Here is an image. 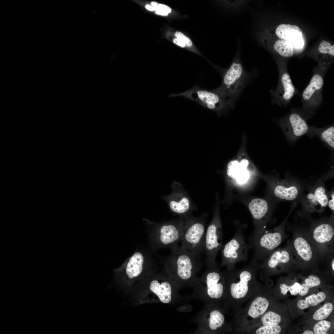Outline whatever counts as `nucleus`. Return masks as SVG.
Segmentation results:
<instances>
[{
    "mask_svg": "<svg viewBox=\"0 0 334 334\" xmlns=\"http://www.w3.org/2000/svg\"><path fill=\"white\" fill-rule=\"evenodd\" d=\"M253 257L250 263L244 267L227 270L226 278V299L228 306L236 313L242 304L259 292V284L257 280L260 264Z\"/></svg>",
    "mask_w": 334,
    "mask_h": 334,
    "instance_id": "obj_1",
    "label": "nucleus"
},
{
    "mask_svg": "<svg viewBox=\"0 0 334 334\" xmlns=\"http://www.w3.org/2000/svg\"><path fill=\"white\" fill-rule=\"evenodd\" d=\"M165 264L178 280L187 282L196 280V275L202 266L200 255L182 248L178 245L171 248Z\"/></svg>",
    "mask_w": 334,
    "mask_h": 334,
    "instance_id": "obj_2",
    "label": "nucleus"
},
{
    "mask_svg": "<svg viewBox=\"0 0 334 334\" xmlns=\"http://www.w3.org/2000/svg\"><path fill=\"white\" fill-rule=\"evenodd\" d=\"M284 224L258 233H252L249 237L248 244L254 250L253 257L263 261L289 235L285 230Z\"/></svg>",
    "mask_w": 334,
    "mask_h": 334,
    "instance_id": "obj_3",
    "label": "nucleus"
},
{
    "mask_svg": "<svg viewBox=\"0 0 334 334\" xmlns=\"http://www.w3.org/2000/svg\"><path fill=\"white\" fill-rule=\"evenodd\" d=\"M315 249L320 261H326L334 252V229L328 222L312 223L300 227Z\"/></svg>",
    "mask_w": 334,
    "mask_h": 334,
    "instance_id": "obj_4",
    "label": "nucleus"
},
{
    "mask_svg": "<svg viewBox=\"0 0 334 334\" xmlns=\"http://www.w3.org/2000/svg\"><path fill=\"white\" fill-rule=\"evenodd\" d=\"M292 239L289 242L296 262L301 267L316 265L320 262L315 247L300 227H291Z\"/></svg>",
    "mask_w": 334,
    "mask_h": 334,
    "instance_id": "obj_5",
    "label": "nucleus"
},
{
    "mask_svg": "<svg viewBox=\"0 0 334 334\" xmlns=\"http://www.w3.org/2000/svg\"><path fill=\"white\" fill-rule=\"evenodd\" d=\"M243 229V227L238 226L233 238L221 248V266H226L227 270L234 269L237 263L246 262L248 259V252L250 248L245 241Z\"/></svg>",
    "mask_w": 334,
    "mask_h": 334,
    "instance_id": "obj_6",
    "label": "nucleus"
},
{
    "mask_svg": "<svg viewBox=\"0 0 334 334\" xmlns=\"http://www.w3.org/2000/svg\"><path fill=\"white\" fill-rule=\"evenodd\" d=\"M183 224L171 222L157 225L149 231L150 246L154 250L169 248L178 245L181 241Z\"/></svg>",
    "mask_w": 334,
    "mask_h": 334,
    "instance_id": "obj_7",
    "label": "nucleus"
},
{
    "mask_svg": "<svg viewBox=\"0 0 334 334\" xmlns=\"http://www.w3.org/2000/svg\"><path fill=\"white\" fill-rule=\"evenodd\" d=\"M221 76V84L214 90L233 104L245 86L248 75L241 63L234 62Z\"/></svg>",
    "mask_w": 334,
    "mask_h": 334,
    "instance_id": "obj_8",
    "label": "nucleus"
},
{
    "mask_svg": "<svg viewBox=\"0 0 334 334\" xmlns=\"http://www.w3.org/2000/svg\"><path fill=\"white\" fill-rule=\"evenodd\" d=\"M180 96L197 102L203 107L218 113L225 110L233 104L214 90L209 91L195 86L182 93L171 94L170 97Z\"/></svg>",
    "mask_w": 334,
    "mask_h": 334,
    "instance_id": "obj_9",
    "label": "nucleus"
},
{
    "mask_svg": "<svg viewBox=\"0 0 334 334\" xmlns=\"http://www.w3.org/2000/svg\"><path fill=\"white\" fill-rule=\"evenodd\" d=\"M296 265L294 256L289 242L285 247L277 248L272 252L260 264L259 269L262 278L281 272L288 268Z\"/></svg>",
    "mask_w": 334,
    "mask_h": 334,
    "instance_id": "obj_10",
    "label": "nucleus"
},
{
    "mask_svg": "<svg viewBox=\"0 0 334 334\" xmlns=\"http://www.w3.org/2000/svg\"><path fill=\"white\" fill-rule=\"evenodd\" d=\"M200 220H190L183 225L180 247L200 255L204 253L206 229L204 222Z\"/></svg>",
    "mask_w": 334,
    "mask_h": 334,
    "instance_id": "obj_11",
    "label": "nucleus"
},
{
    "mask_svg": "<svg viewBox=\"0 0 334 334\" xmlns=\"http://www.w3.org/2000/svg\"><path fill=\"white\" fill-rule=\"evenodd\" d=\"M269 303L268 300L260 294L259 292L252 298L244 309L235 313V321L240 330L245 331L258 320L266 312Z\"/></svg>",
    "mask_w": 334,
    "mask_h": 334,
    "instance_id": "obj_12",
    "label": "nucleus"
},
{
    "mask_svg": "<svg viewBox=\"0 0 334 334\" xmlns=\"http://www.w3.org/2000/svg\"><path fill=\"white\" fill-rule=\"evenodd\" d=\"M308 118L304 112L292 109L288 115L279 120V126L289 142L293 143L303 135H308L310 127L306 122Z\"/></svg>",
    "mask_w": 334,
    "mask_h": 334,
    "instance_id": "obj_13",
    "label": "nucleus"
},
{
    "mask_svg": "<svg viewBox=\"0 0 334 334\" xmlns=\"http://www.w3.org/2000/svg\"><path fill=\"white\" fill-rule=\"evenodd\" d=\"M207 267L201 279L206 284V292L213 301L226 298V278L225 273L220 270L216 263L207 265Z\"/></svg>",
    "mask_w": 334,
    "mask_h": 334,
    "instance_id": "obj_14",
    "label": "nucleus"
},
{
    "mask_svg": "<svg viewBox=\"0 0 334 334\" xmlns=\"http://www.w3.org/2000/svg\"><path fill=\"white\" fill-rule=\"evenodd\" d=\"M324 76L321 73H314L309 84L302 93L304 112L308 117L315 113V110L322 101Z\"/></svg>",
    "mask_w": 334,
    "mask_h": 334,
    "instance_id": "obj_15",
    "label": "nucleus"
},
{
    "mask_svg": "<svg viewBox=\"0 0 334 334\" xmlns=\"http://www.w3.org/2000/svg\"><path fill=\"white\" fill-rule=\"evenodd\" d=\"M215 217L208 225L205 235L204 253L207 265L216 263V258L218 252L222 246V236L221 225L219 220Z\"/></svg>",
    "mask_w": 334,
    "mask_h": 334,
    "instance_id": "obj_16",
    "label": "nucleus"
},
{
    "mask_svg": "<svg viewBox=\"0 0 334 334\" xmlns=\"http://www.w3.org/2000/svg\"><path fill=\"white\" fill-rule=\"evenodd\" d=\"M296 91L289 73L286 71L280 70L276 89L270 91L272 101L280 105L286 106L295 94Z\"/></svg>",
    "mask_w": 334,
    "mask_h": 334,
    "instance_id": "obj_17",
    "label": "nucleus"
},
{
    "mask_svg": "<svg viewBox=\"0 0 334 334\" xmlns=\"http://www.w3.org/2000/svg\"><path fill=\"white\" fill-rule=\"evenodd\" d=\"M150 253L142 249H137L126 261L125 270L130 279L138 276L143 271V265L152 258Z\"/></svg>",
    "mask_w": 334,
    "mask_h": 334,
    "instance_id": "obj_18",
    "label": "nucleus"
},
{
    "mask_svg": "<svg viewBox=\"0 0 334 334\" xmlns=\"http://www.w3.org/2000/svg\"><path fill=\"white\" fill-rule=\"evenodd\" d=\"M275 32L280 39L290 41L293 46V52L302 48L304 41L303 32L298 26L289 24H281L276 28Z\"/></svg>",
    "mask_w": 334,
    "mask_h": 334,
    "instance_id": "obj_19",
    "label": "nucleus"
},
{
    "mask_svg": "<svg viewBox=\"0 0 334 334\" xmlns=\"http://www.w3.org/2000/svg\"><path fill=\"white\" fill-rule=\"evenodd\" d=\"M328 201L325 189L319 186L307 195L306 204L310 212H318L324 209L328 205Z\"/></svg>",
    "mask_w": 334,
    "mask_h": 334,
    "instance_id": "obj_20",
    "label": "nucleus"
},
{
    "mask_svg": "<svg viewBox=\"0 0 334 334\" xmlns=\"http://www.w3.org/2000/svg\"><path fill=\"white\" fill-rule=\"evenodd\" d=\"M308 136L311 138L318 137L333 153L334 149V126L333 125L323 128L310 127Z\"/></svg>",
    "mask_w": 334,
    "mask_h": 334,
    "instance_id": "obj_21",
    "label": "nucleus"
},
{
    "mask_svg": "<svg viewBox=\"0 0 334 334\" xmlns=\"http://www.w3.org/2000/svg\"><path fill=\"white\" fill-rule=\"evenodd\" d=\"M150 289L163 303H168L170 302L172 290L168 282H164L160 283L157 280H154L151 283Z\"/></svg>",
    "mask_w": 334,
    "mask_h": 334,
    "instance_id": "obj_22",
    "label": "nucleus"
},
{
    "mask_svg": "<svg viewBox=\"0 0 334 334\" xmlns=\"http://www.w3.org/2000/svg\"><path fill=\"white\" fill-rule=\"evenodd\" d=\"M249 208L255 220L260 222L262 219H266L268 206L265 200L260 198L254 199L249 204Z\"/></svg>",
    "mask_w": 334,
    "mask_h": 334,
    "instance_id": "obj_23",
    "label": "nucleus"
},
{
    "mask_svg": "<svg viewBox=\"0 0 334 334\" xmlns=\"http://www.w3.org/2000/svg\"><path fill=\"white\" fill-rule=\"evenodd\" d=\"M274 194L277 197L288 201L295 199L298 194V190L294 185H279L274 190Z\"/></svg>",
    "mask_w": 334,
    "mask_h": 334,
    "instance_id": "obj_24",
    "label": "nucleus"
},
{
    "mask_svg": "<svg viewBox=\"0 0 334 334\" xmlns=\"http://www.w3.org/2000/svg\"><path fill=\"white\" fill-rule=\"evenodd\" d=\"M281 321V317L280 315L273 311H269L266 312L258 320L249 327L277 325H279Z\"/></svg>",
    "mask_w": 334,
    "mask_h": 334,
    "instance_id": "obj_25",
    "label": "nucleus"
},
{
    "mask_svg": "<svg viewBox=\"0 0 334 334\" xmlns=\"http://www.w3.org/2000/svg\"><path fill=\"white\" fill-rule=\"evenodd\" d=\"M225 318L224 315L217 309L212 310L208 319V326L210 330L215 331L221 328L224 325Z\"/></svg>",
    "mask_w": 334,
    "mask_h": 334,
    "instance_id": "obj_26",
    "label": "nucleus"
},
{
    "mask_svg": "<svg viewBox=\"0 0 334 334\" xmlns=\"http://www.w3.org/2000/svg\"><path fill=\"white\" fill-rule=\"evenodd\" d=\"M274 50L281 56L285 57L292 56L294 54L293 48L289 41L280 39L273 45Z\"/></svg>",
    "mask_w": 334,
    "mask_h": 334,
    "instance_id": "obj_27",
    "label": "nucleus"
},
{
    "mask_svg": "<svg viewBox=\"0 0 334 334\" xmlns=\"http://www.w3.org/2000/svg\"><path fill=\"white\" fill-rule=\"evenodd\" d=\"M279 325L250 326L245 330L248 333L256 334H278L281 331Z\"/></svg>",
    "mask_w": 334,
    "mask_h": 334,
    "instance_id": "obj_28",
    "label": "nucleus"
},
{
    "mask_svg": "<svg viewBox=\"0 0 334 334\" xmlns=\"http://www.w3.org/2000/svg\"><path fill=\"white\" fill-rule=\"evenodd\" d=\"M304 281L305 283L301 285L298 291L299 294L302 296L307 294L310 288L319 285L321 282L320 278L314 274L309 275Z\"/></svg>",
    "mask_w": 334,
    "mask_h": 334,
    "instance_id": "obj_29",
    "label": "nucleus"
},
{
    "mask_svg": "<svg viewBox=\"0 0 334 334\" xmlns=\"http://www.w3.org/2000/svg\"><path fill=\"white\" fill-rule=\"evenodd\" d=\"M171 210L174 212L178 214L186 213L190 208V202L188 199L184 197L180 201H172L169 203Z\"/></svg>",
    "mask_w": 334,
    "mask_h": 334,
    "instance_id": "obj_30",
    "label": "nucleus"
},
{
    "mask_svg": "<svg viewBox=\"0 0 334 334\" xmlns=\"http://www.w3.org/2000/svg\"><path fill=\"white\" fill-rule=\"evenodd\" d=\"M322 300L318 294H312L305 298V300H301L298 301L297 306L301 309H306L310 306H315L321 303Z\"/></svg>",
    "mask_w": 334,
    "mask_h": 334,
    "instance_id": "obj_31",
    "label": "nucleus"
},
{
    "mask_svg": "<svg viewBox=\"0 0 334 334\" xmlns=\"http://www.w3.org/2000/svg\"><path fill=\"white\" fill-rule=\"evenodd\" d=\"M333 309V305L330 302L327 303L314 313L312 316L313 318L315 320L325 319L329 316Z\"/></svg>",
    "mask_w": 334,
    "mask_h": 334,
    "instance_id": "obj_32",
    "label": "nucleus"
},
{
    "mask_svg": "<svg viewBox=\"0 0 334 334\" xmlns=\"http://www.w3.org/2000/svg\"><path fill=\"white\" fill-rule=\"evenodd\" d=\"M318 51L320 53L323 55L324 61H325V55L328 57L334 56V45L332 46L328 42L323 41L319 45Z\"/></svg>",
    "mask_w": 334,
    "mask_h": 334,
    "instance_id": "obj_33",
    "label": "nucleus"
},
{
    "mask_svg": "<svg viewBox=\"0 0 334 334\" xmlns=\"http://www.w3.org/2000/svg\"><path fill=\"white\" fill-rule=\"evenodd\" d=\"M331 326V323L329 321L322 320L314 326V332L315 334H326Z\"/></svg>",
    "mask_w": 334,
    "mask_h": 334,
    "instance_id": "obj_34",
    "label": "nucleus"
},
{
    "mask_svg": "<svg viewBox=\"0 0 334 334\" xmlns=\"http://www.w3.org/2000/svg\"><path fill=\"white\" fill-rule=\"evenodd\" d=\"M241 169L239 162L237 161H231L228 165L227 174L229 176L235 179Z\"/></svg>",
    "mask_w": 334,
    "mask_h": 334,
    "instance_id": "obj_35",
    "label": "nucleus"
},
{
    "mask_svg": "<svg viewBox=\"0 0 334 334\" xmlns=\"http://www.w3.org/2000/svg\"><path fill=\"white\" fill-rule=\"evenodd\" d=\"M301 285L298 282H295L292 286H289L284 284L280 285V288L281 293L285 295L289 290L292 295H295L298 293Z\"/></svg>",
    "mask_w": 334,
    "mask_h": 334,
    "instance_id": "obj_36",
    "label": "nucleus"
},
{
    "mask_svg": "<svg viewBox=\"0 0 334 334\" xmlns=\"http://www.w3.org/2000/svg\"><path fill=\"white\" fill-rule=\"evenodd\" d=\"M152 6L156 8L155 13L158 15L166 16L171 12V9L169 6L155 2H151Z\"/></svg>",
    "mask_w": 334,
    "mask_h": 334,
    "instance_id": "obj_37",
    "label": "nucleus"
},
{
    "mask_svg": "<svg viewBox=\"0 0 334 334\" xmlns=\"http://www.w3.org/2000/svg\"><path fill=\"white\" fill-rule=\"evenodd\" d=\"M249 176V173L247 169L241 168L235 179L238 183L243 184L248 180Z\"/></svg>",
    "mask_w": 334,
    "mask_h": 334,
    "instance_id": "obj_38",
    "label": "nucleus"
},
{
    "mask_svg": "<svg viewBox=\"0 0 334 334\" xmlns=\"http://www.w3.org/2000/svg\"><path fill=\"white\" fill-rule=\"evenodd\" d=\"M175 36L177 38L182 41L186 45L191 46L192 45L191 41L182 32H177L175 33Z\"/></svg>",
    "mask_w": 334,
    "mask_h": 334,
    "instance_id": "obj_39",
    "label": "nucleus"
},
{
    "mask_svg": "<svg viewBox=\"0 0 334 334\" xmlns=\"http://www.w3.org/2000/svg\"><path fill=\"white\" fill-rule=\"evenodd\" d=\"M331 199L328 201V204L330 208L332 211L334 210V194L333 193L331 196Z\"/></svg>",
    "mask_w": 334,
    "mask_h": 334,
    "instance_id": "obj_40",
    "label": "nucleus"
},
{
    "mask_svg": "<svg viewBox=\"0 0 334 334\" xmlns=\"http://www.w3.org/2000/svg\"><path fill=\"white\" fill-rule=\"evenodd\" d=\"M239 164L241 168L244 169H247L249 164V161L247 160L244 159L241 161Z\"/></svg>",
    "mask_w": 334,
    "mask_h": 334,
    "instance_id": "obj_41",
    "label": "nucleus"
},
{
    "mask_svg": "<svg viewBox=\"0 0 334 334\" xmlns=\"http://www.w3.org/2000/svg\"><path fill=\"white\" fill-rule=\"evenodd\" d=\"M173 42L175 44L182 47H184L185 45L182 41L177 38L174 39Z\"/></svg>",
    "mask_w": 334,
    "mask_h": 334,
    "instance_id": "obj_42",
    "label": "nucleus"
},
{
    "mask_svg": "<svg viewBox=\"0 0 334 334\" xmlns=\"http://www.w3.org/2000/svg\"><path fill=\"white\" fill-rule=\"evenodd\" d=\"M145 7L147 10L150 11H155L156 10L154 7L149 4L146 5Z\"/></svg>",
    "mask_w": 334,
    "mask_h": 334,
    "instance_id": "obj_43",
    "label": "nucleus"
},
{
    "mask_svg": "<svg viewBox=\"0 0 334 334\" xmlns=\"http://www.w3.org/2000/svg\"><path fill=\"white\" fill-rule=\"evenodd\" d=\"M303 334H314L312 332L309 330H307L305 331L303 333Z\"/></svg>",
    "mask_w": 334,
    "mask_h": 334,
    "instance_id": "obj_44",
    "label": "nucleus"
}]
</instances>
